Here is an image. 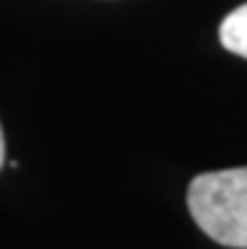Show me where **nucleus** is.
Listing matches in <instances>:
<instances>
[{
  "mask_svg": "<svg viewBox=\"0 0 247 249\" xmlns=\"http://www.w3.org/2000/svg\"><path fill=\"white\" fill-rule=\"evenodd\" d=\"M187 207L209 239L247 249V166L194 177L187 189Z\"/></svg>",
  "mask_w": 247,
  "mask_h": 249,
  "instance_id": "1",
  "label": "nucleus"
},
{
  "mask_svg": "<svg viewBox=\"0 0 247 249\" xmlns=\"http://www.w3.org/2000/svg\"><path fill=\"white\" fill-rule=\"evenodd\" d=\"M220 40L222 46L235 53L247 58V3L235 8L220 25Z\"/></svg>",
  "mask_w": 247,
  "mask_h": 249,
  "instance_id": "2",
  "label": "nucleus"
},
{
  "mask_svg": "<svg viewBox=\"0 0 247 249\" xmlns=\"http://www.w3.org/2000/svg\"><path fill=\"white\" fill-rule=\"evenodd\" d=\"M5 161V139H3V128H0V166Z\"/></svg>",
  "mask_w": 247,
  "mask_h": 249,
  "instance_id": "3",
  "label": "nucleus"
}]
</instances>
